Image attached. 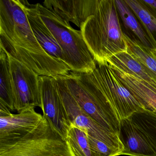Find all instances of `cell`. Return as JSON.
Wrapping results in <instances>:
<instances>
[{"label":"cell","mask_w":156,"mask_h":156,"mask_svg":"<svg viewBox=\"0 0 156 156\" xmlns=\"http://www.w3.org/2000/svg\"><path fill=\"white\" fill-rule=\"evenodd\" d=\"M0 48L39 76H64L71 72L64 63L48 54L31 28L23 1L0 0Z\"/></svg>","instance_id":"obj_1"},{"label":"cell","mask_w":156,"mask_h":156,"mask_svg":"<svg viewBox=\"0 0 156 156\" xmlns=\"http://www.w3.org/2000/svg\"><path fill=\"white\" fill-rule=\"evenodd\" d=\"M80 30L97 62H107L115 55L127 51L115 0H98L94 15Z\"/></svg>","instance_id":"obj_2"},{"label":"cell","mask_w":156,"mask_h":156,"mask_svg":"<svg viewBox=\"0 0 156 156\" xmlns=\"http://www.w3.org/2000/svg\"><path fill=\"white\" fill-rule=\"evenodd\" d=\"M42 20L61 47L65 64L71 72L88 73L96 67V62L81 30L73 29L68 22L40 3L34 4Z\"/></svg>","instance_id":"obj_3"},{"label":"cell","mask_w":156,"mask_h":156,"mask_svg":"<svg viewBox=\"0 0 156 156\" xmlns=\"http://www.w3.org/2000/svg\"><path fill=\"white\" fill-rule=\"evenodd\" d=\"M91 72H71L62 76L82 110L105 128L119 134L120 121L97 85Z\"/></svg>","instance_id":"obj_4"},{"label":"cell","mask_w":156,"mask_h":156,"mask_svg":"<svg viewBox=\"0 0 156 156\" xmlns=\"http://www.w3.org/2000/svg\"><path fill=\"white\" fill-rule=\"evenodd\" d=\"M0 156H74L66 140L43 116L26 135L0 141Z\"/></svg>","instance_id":"obj_5"},{"label":"cell","mask_w":156,"mask_h":156,"mask_svg":"<svg viewBox=\"0 0 156 156\" xmlns=\"http://www.w3.org/2000/svg\"><path fill=\"white\" fill-rule=\"evenodd\" d=\"M91 73L120 122L135 112L146 109L123 84L107 62H96V67Z\"/></svg>","instance_id":"obj_6"},{"label":"cell","mask_w":156,"mask_h":156,"mask_svg":"<svg viewBox=\"0 0 156 156\" xmlns=\"http://www.w3.org/2000/svg\"><path fill=\"white\" fill-rule=\"evenodd\" d=\"M61 99L72 125L87 132L91 136L121 151L124 146L118 134L114 133L97 123L80 108L68 89L62 76H55Z\"/></svg>","instance_id":"obj_7"},{"label":"cell","mask_w":156,"mask_h":156,"mask_svg":"<svg viewBox=\"0 0 156 156\" xmlns=\"http://www.w3.org/2000/svg\"><path fill=\"white\" fill-rule=\"evenodd\" d=\"M9 58L15 111L19 113L31 106L41 108L39 76L22 63L10 56Z\"/></svg>","instance_id":"obj_8"},{"label":"cell","mask_w":156,"mask_h":156,"mask_svg":"<svg viewBox=\"0 0 156 156\" xmlns=\"http://www.w3.org/2000/svg\"><path fill=\"white\" fill-rule=\"evenodd\" d=\"M43 115L66 140L72 123L61 99L54 77L39 76Z\"/></svg>","instance_id":"obj_9"},{"label":"cell","mask_w":156,"mask_h":156,"mask_svg":"<svg viewBox=\"0 0 156 156\" xmlns=\"http://www.w3.org/2000/svg\"><path fill=\"white\" fill-rule=\"evenodd\" d=\"M98 0H46L43 6L61 19L72 22L81 29L94 15Z\"/></svg>","instance_id":"obj_10"},{"label":"cell","mask_w":156,"mask_h":156,"mask_svg":"<svg viewBox=\"0 0 156 156\" xmlns=\"http://www.w3.org/2000/svg\"><path fill=\"white\" fill-rule=\"evenodd\" d=\"M35 108L30 107L18 114L0 116V141L22 136L38 126L43 116L37 113Z\"/></svg>","instance_id":"obj_11"},{"label":"cell","mask_w":156,"mask_h":156,"mask_svg":"<svg viewBox=\"0 0 156 156\" xmlns=\"http://www.w3.org/2000/svg\"><path fill=\"white\" fill-rule=\"evenodd\" d=\"M119 135L124 146L121 155L156 156V150L129 117L120 121Z\"/></svg>","instance_id":"obj_12"},{"label":"cell","mask_w":156,"mask_h":156,"mask_svg":"<svg viewBox=\"0 0 156 156\" xmlns=\"http://www.w3.org/2000/svg\"><path fill=\"white\" fill-rule=\"evenodd\" d=\"M23 2L30 26L40 45L48 54L65 64L61 47L42 20L34 4H30L27 1Z\"/></svg>","instance_id":"obj_13"},{"label":"cell","mask_w":156,"mask_h":156,"mask_svg":"<svg viewBox=\"0 0 156 156\" xmlns=\"http://www.w3.org/2000/svg\"><path fill=\"white\" fill-rule=\"evenodd\" d=\"M123 84L146 109L156 111V89L138 76L108 62Z\"/></svg>","instance_id":"obj_14"},{"label":"cell","mask_w":156,"mask_h":156,"mask_svg":"<svg viewBox=\"0 0 156 156\" xmlns=\"http://www.w3.org/2000/svg\"><path fill=\"white\" fill-rule=\"evenodd\" d=\"M123 71L138 76L156 89V77L152 73L137 61L128 51L115 55L107 61Z\"/></svg>","instance_id":"obj_15"},{"label":"cell","mask_w":156,"mask_h":156,"mask_svg":"<svg viewBox=\"0 0 156 156\" xmlns=\"http://www.w3.org/2000/svg\"><path fill=\"white\" fill-rule=\"evenodd\" d=\"M0 103L7 107L11 112L15 111L12 76L9 55L0 48Z\"/></svg>","instance_id":"obj_16"},{"label":"cell","mask_w":156,"mask_h":156,"mask_svg":"<svg viewBox=\"0 0 156 156\" xmlns=\"http://www.w3.org/2000/svg\"><path fill=\"white\" fill-rule=\"evenodd\" d=\"M115 2L118 12L125 26L135 34L143 45L151 49H155L147 34L142 30L125 0H115Z\"/></svg>","instance_id":"obj_17"},{"label":"cell","mask_w":156,"mask_h":156,"mask_svg":"<svg viewBox=\"0 0 156 156\" xmlns=\"http://www.w3.org/2000/svg\"><path fill=\"white\" fill-rule=\"evenodd\" d=\"M129 118L156 150V111L142 109Z\"/></svg>","instance_id":"obj_18"},{"label":"cell","mask_w":156,"mask_h":156,"mask_svg":"<svg viewBox=\"0 0 156 156\" xmlns=\"http://www.w3.org/2000/svg\"><path fill=\"white\" fill-rule=\"evenodd\" d=\"M124 34L129 52L156 77V59L152 55L151 49L143 45L136 38L132 39L124 33Z\"/></svg>","instance_id":"obj_19"},{"label":"cell","mask_w":156,"mask_h":156,"mask_svg":"<svg viewBox=\"0 0 156 156\" xmlns=\"http://www.w3.org/2000/svg\"><path fill=\"white\" fill-rule=\"evenodd\" d=\"M129 9L137 16L146 29L148 36L156 49V41L154 34H156V16L145 5L142 0H125Z\"/></svg>","instance_id":"obj_20"},{"label":"cell","mask_w":156,"mask_h":156,"mask_svg":"<svg viewBox=\"0 0 156 156\" xmlns=\"http://www.w3.org/2000/svg\"><path fill=\"white\" fill-rule=\"evenodd\" d=\"M66 141L74 156H92L86 131L72 125Z\"/></svg>","instance_id":"obj_21"},{"label":"cell","mask_w":156,"mask_h":156,"mask_svg":"<svg viewBox=\"0 0 156 156\" xmlns=\"http://www.w3.org/2000/svg\"><path fill=\"white\" fill-rule=\"evenodd\" d=\"M92 156H118L121 155L119 150L108 146L105 142L88 136Z\"/></svg>","instance_id":"obj_22"},{"label":"cell","mask_w":156,"mask_h":156,"mask_svg":"<svg viewBox=\"0 0 156 156\" xmlns=\"http://www.w3.org/2000/svg\"><path fill=\"white\" fill-rule=\"evenodd\" d=\"M145 2L151 7H153L156 9V1L155 0H147L145 1Z\"/></svg>","instance_id":"obj_23"},{"label":"cell","mask_w":156,"mask_h":156,"mask_svg":"<svg viewBox=\"0 0 156 156\" xmlns=\"http://www.w3.org/2000/svg\"><path fill=\"white\" fill-rule=\"evenodd\" d=\"M151 50L152 55L156 59V49H151Z\"/></svg>","instance_id":"obj_24"}]
</instances>
